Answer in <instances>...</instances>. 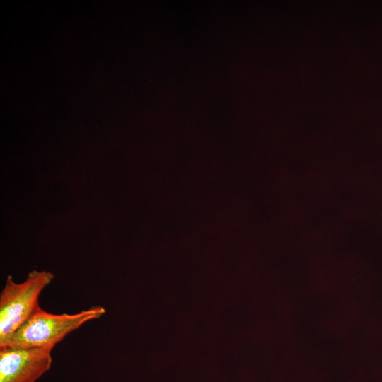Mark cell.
<instances>
[{"instance_id":"6da1fadb","label":"cell","mask_w":382,"mask_h":382,"mask_svg":"<svg viewBox=\"0 0 382 382\" xmlns=\"http://www.w3.org/2000/svg\"><path fill=\"white\" fill-rule=\"evenodd\" d=\"M54 276L33 270L21 283L8 276L0 294V349L6 348L14 333L40 307L38 299Z\"/></svg>"},{"instance_id":"7a4b0ae2","label":"cell","mask_w":382,"mask_h":382,"mask_svg":"<svg viewBox=\"0 0 382 382\" xmlns=\"http://www.w3.org/2000/svg\"><path fill=\"white\" fill-rule=\"evenodd\" d=\"M105 309L96 306L74 314H52L40 307L14 333L7 347H54L84 323L100 318Z\"/></svg>"},{"instance_id":"3957f363","label":"cell","mask_w":382,"mask_h":382,"mask_svg":"<svg viewBox=\"0 0 382 382\" xmlns=\"http://www.w3.org/2000/svg\"><path fill=\"white\" fill-rule=\"evenodd\" d=\"M53 348L0 349V382H35L50 369Z\"/></svg>"}]
</instances>
